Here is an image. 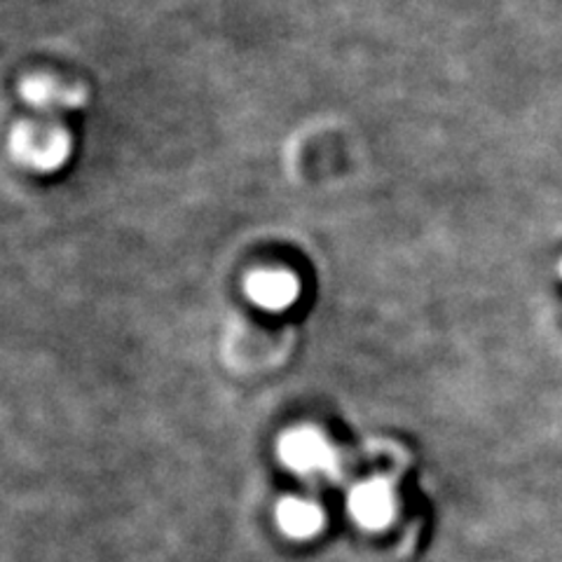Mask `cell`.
I'll return each instance as SVG.
<instances>
[{"mask_svg":"<svg viewBox=\"0 0 562 562\" xmlns=\"http://www.w3.org/2000/svg\"><path fill=\"white\" fill-rule=\"evenodd\" d=\"M349 512L361 527H366V530L384 527L392 520V514H394L392 487L384 481L361 483L349 495Z\"/></svg>","mask_w":562,"mask_h":562,"instance_id":"5","label":"cell"},{"mask_svg":"<svg viewBox=\"0 0 562 562\" xmlns=\"http://www.w3.org/2000/svg\"><path fill=\"white\" fill-rule=\"evenodd\" d=\"M301 284L289 270H256L246 279V295L262 310H286L295 303Z\"/></svg>","mask_w":562,"mask_h":562,"instance_id":"4","label":"cell"},{"mask_svg":"<svg viewBox=\"0 0 562 562\" xmlns=\"http://www.w3.org/2000/svg\"><path fill=\"white\" fill-rule=\"evenodd\" d=\"M279 457L297 473H328L336 469V452L314 429H293L279 441Z\"/></svg>","mask_w":562,"mask_h":562,"instance_id":"3","label":"cell"},{"mask_svg":"<svg viewBox=\"0 0 562 562\" xmlns=\"http://www.w3.org/2000/svg\"><path fill=\"white\" fill-rule=\"evenodd\" d=\"M20 94L41 115H57L82 109L87 90L78 82H68L49 74H33L20 82Z\"/></svg>","mask_w":562,"mask_h":562,"instance_id":"2","label":"cell"},{"mask_svg":"<svg viewBox=\"0 0 562 562\" xmlns=\"http://www.w3.org/2000/svg\"><path fill=\"white\" fill-rule=\"evenodd\" d=\"M70 150H74V136L55 120L31 117L12 127L10 153L29 171H57L68 162Z\"/></svg>","mask_w":562,"mask_h":562,"instance_id":"1","label":"cell"},{"mask_svg":"<svg viewBox=\"0 0 562 562\" xmlns=\"http://www.w3.org/2000/svg\"><path fill=\"white\" fill-rule=\"evenodd\" d=\"M279 527L293 539H307L322 530V512L312 502L284 499L277 508Z\"/></svg>","mask_w":562,"mask_h":562,"instance_id":"6","label":"cell"}]
</instances>
